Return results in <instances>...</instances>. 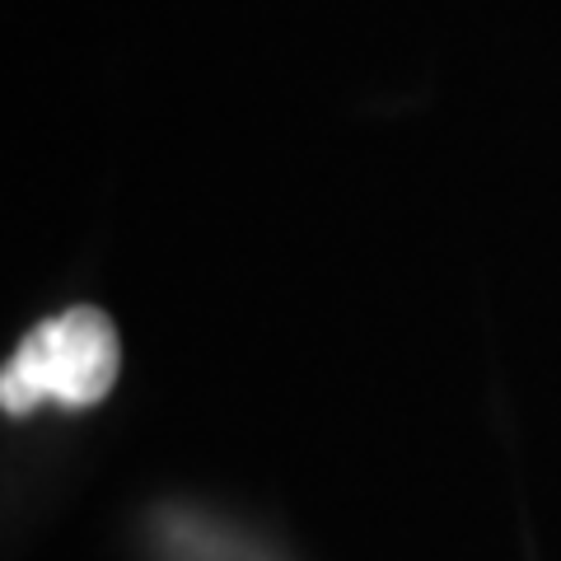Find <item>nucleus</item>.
<instances>
[{"instance_id": "nucleus-1", "label": "nucleus", "mask_w": 561, "mask_h": 561, "mask_svg": "<svg viewBox=\"0 0 561 561\" xmlns=\"http://www.w3.org/2000/svg\"><path fill=\"white\" fill-rule=\"evenodd\" d=\"M122 365L117 328L99 309H66L57 319H43L28 337L14 346L0 375V402L10 416H24L43 402L57 408H94L113 389Z\"/></svg>"}, {"instance_id": "nucleus-2", "label": "nucleus", "mask_w": 561, "mask_h": 561, "mask_svg": "<svg viewBox=\"0 0 561 561\" xmlns=\"http://www.w3.org/2000/svg\"><path fill=\"white\" fill-rule=\"evenodd\" d=\"M164 552H173V561H239L210 524H183V519L164 524Z\"/></svg>"}]
</instances>
